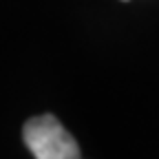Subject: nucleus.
<instances>
[{
	"mask_svg": "<svg viewBox=\"0 0 159 159\" xmlns=\"http://www.w3.org/2000/svg\"><path fill=\"white\" fill-rule=\"evenodd\" d=\"M22 139L35 159H77L80 146L55 115L31 117L22 128Z\"/></svg>",
	"mask_w": 159,
	"mask_h": 159,
	"instance_id": "1",
	"label": "nucleus"
},
{
	"mask_svg": "<svg viewBox=\"0 0 159 159\" xmlns=\"http://www.w3.org/2000/svg\"><path fill=\"white\" fill-rule=\"evenodd\" d=\"M122 2H128V0H122Z\"/></svg>",
	"mask_w": 159,
	"mask_h": 159,
	"instance_id": "2",
	"label": "nucleus"
}]
</instances>
